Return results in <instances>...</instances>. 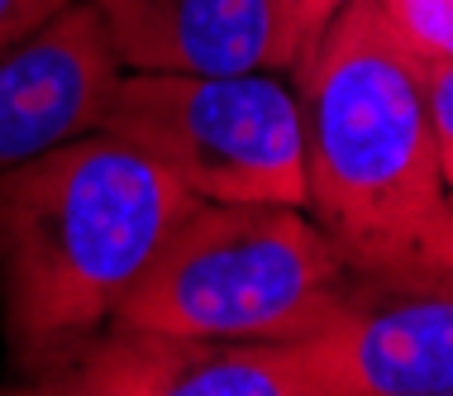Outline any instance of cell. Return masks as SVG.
I'll return each instance as SVG.
<instances>
[{
	"instance_id": "obj_1",
	"label": "cell",
	"mask_w": 453,
	"mask_h": 396,
	"mask_svg": "<svg viewBox=\"0 0 453 396\" xmlns=\"http://www.w3.org/2000/svg\"><path fill=\"white\" fill-rule=\"evenodd\" d=\"M305 210L349 268H453L425 63L377 0H344L296 77Z\"/></svg>"
},
{
	"instance_id": "obj_2",
	"label": "cell",
	"mask_w": 453,
	"mask_h": 396,
	"mask_svg": "<svg viewBox=\"0 0 453 396\" xmlns=\"http://www.w3.org/2000/svg\"><path fill=\"white\" fill-rule=\"evenodd\" d=\"M196 201L163 163L105 129L0 172V325L10 363L101 330Z\"/></svg>"
},
{
	"instance_id": "obj_3",
	"label": "cell",
	"mask_w": 453,
	"mask_h": 396,
	"mask_svg": "<svg viewBox=\"0 0 453 396\" xmlns=\"http://www.w3.org/2000/svg\"><path fill=\"white\" fill-rule=\"evenodd\" d=\"M349 263L301 206L196 201L110 320L196 339H305L325 330Z\"/></svg>"
},
{
	"instance_id": "obj_4",
	"label": "cell",
	"mask_w": 453,
	"mask_h": 396,
	"mask_svg": "<svg viewBox=\"0 0 453 396\" xmlns=\"http://www.w3.org/2000/svg\"><path fill=\"white\" fill-rule=\"evenodd\" d=\"M101 129L163 163L201 201L305 210L301 101L273 67L125 72Z\"/></svg>"
},
{
	"instance_id": "obj_5",
	"label": "cell",
	"mask_w": 453,
	"mask_h": 396,
	"mask_svg": "<svg viewBox=\"0 0 453 396\" xmlns=\"http://www.w3.org/2000/svg\"><path fill=\"white\" fill-rule=\"evenodd\" d=\"M10 392L39 396H325L305 339H196L105 320L10 363Z\"/></svg>"
},
{
	"instance_id": "obj_6",
	"label": "cell",
	"mask_w": 453,
	"mask_h": 396,
	"mask_svg": "<svg viewBox=\"0 0 453 396\" xmlns=\"http://www.w3.org/2000/svg\"><path fill=\"white\" fill-rule=\"evenodd\" d=\"M305 344L325 396H453V268H349Z\"/></svg>"
},
{
	"instance_id": "obj_7",
	"label": "cell",
	"mask_w": 453,
	"mask_h": 396,
	"mask_svg": "<svg viewBox=\"0 0 453 396\" xmlns=\"http://www.w3.org/2000/svg\"><path fill=\"white\" fill-rule=\"evenodd\" d=\"M119 77L125 67L91 0L0 43V172L101 129Z\"/></svg>"
},
{
	"instance_id": "obj_8",
	"label": "cell",
	"mask_w": 453,
	"mask_h": 396,
	"mask_svg": "<svg viewBox=\"0 0 453 396\" xmlns=\"http://www.w3.org/2000/svg\"><path fill=\"white\" fill-rule=\"evenodd\" d=\"M125 72L277 67L267 0H91Z\"/></svg>"
},
{
	"instance_id": "obj_9",
	"label": "cell",
	"mask_w": 453,
	"mask_h": 396,
	"mask_svg": "<svg viewBox=\"0 0 453 396\" xmlns=\"http://www.w3.org/2000/svg\"><path fill=\"white\" fill-rule=\"evenodd\" d=\"M377 5L420 63L453 58V0H377Z\"/></svg>"
},
{
	"instance_id": "obj_10",
	"label": "cell",
	"mask_w": 453,
	"mask_h": 396,
	"mask_svg": "<svg viewBox=\"0 0 453 396\" xmlns=\"http://www.w3.org/2000/svg\"><path fill=\"white\" fill-rule=\"evenodd\" d=\"M267 5H273V24H277V67L287 77H296L311 63L329 19L344 10V0H267Z\"/></svg>"
},
{
	"instance_id": "obj_11",
	"label": "cell",
	"mask_w": 453,
	"mask_h": 396,
	"mask_svg": "<svg viewBox=\"0 0 453 396\" xmlns=\"http://www.w3.org/2000/svg\"><path fill=\"white\" fill-rule=\"evenodd\" d=\"M425 96H430L439 167H444V182L453 191V58L449 63H425Z\"/></svg>"
},
{
	"instance_id": "obj_12",
	"label": "cell",
	"mask_w": 453,
	"mask_h": 396,
	"mask_svg": "<svg viewBox=\"0 0 453 396\" xmlns=\"http://www.w3.org/2000/svg\"><path fill=\"white\" fill-rule=\"evenodd\" d=\"M67 5H77V0H0V43H15L24 34L43 29Z\"/></svg>"
},
{
	"instance_id": "obj_13",
	"label": "cell",
	"mask_w": 453,
	"mask_h": 396,
	"mask_svg": "<svg viewBox=\"0 0 453 396\" xmlns=\"http://www.w3.org/2000/svg\"><path fill=\"white\" fill-rule=\"evenodd\" d=\"M449 206H453V191H449Z\"/></svg>"
}]
</instances>
